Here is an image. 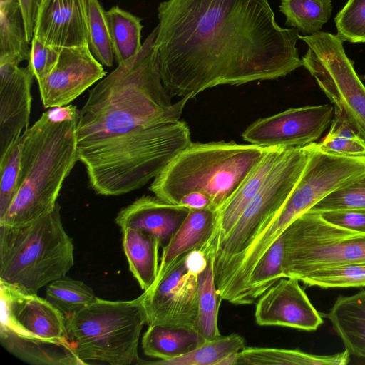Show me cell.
Listing matches in <instances>:
<instances>
[{
    "instance_id": "cell-2",
    "label": "cell",
    "mask_w": 365,
    "mask_h": 365,
    "mask_svg": "<svg viewBox=\"0 0 365 365\" xmlns=\"http://www.w3.org/2000/svg\"><path fill=\"white\" fill-rule=\"evenodd\" d=\"M158 17L154 46L171 98L274 80L303 66L299 31L277 24L269 0H166Z\"/></svg>"
},
{
    "instance_id": "cell-29",
    "label": "cell",
    "mask_w": 365,
    "mask_h": 365,
    "mask_svg": "<svg viewBox=\"0 0 365 365\" xmlns=\"http://www.w3.org/2000/svg\"><path fill=\"white\" fill-rule=\"evenodd\" d=\"M245 347L243 336L238 334L220 336L205 340L188 353L168 360L146 361L144 364L159 365H218L228 356L238 353Z\"/></svg>"
},
{
    "instance_id": "cell-40",
    "label": "cell",
    "mask_w": 365,
    "mask_h": 365,
    "mask_svg": "<svg viewBox=\"0 0 365 365\" xmlns=\"http://www.w3.org/2000/svg\"><path fill=\"white\" fill-rule=\"evenodd\" d=\"M24 16L26 37L30 42L34 36V31L40 6L43 0H19Z\"/></svg>"
},
{
    "instance_id": "cell-1",
    "label": "cell",
    "mask_w": 365,
    "mask_h": 365,
    "mask_svg": "<svg viewBox=\"0 0 365 365\" xmlns=\"http://www.w3.org/2000/svg\"><path fill=\"white\" fill-rule=\"evenodd\" d=\"M158 26L139 52L100 80L78 113L77 157L98 195L118 196L154 179L192 143L180 120L186 96L172 103L158 68Z\"/></svg>"
},
{
    "instance_id": "cell-34",
    "label": "cell",
    "mask_w": 365,
    "mask_h": 365,
    "mask_svg": "<svg viewBox=\"0 0 365 365\" xmlns=\"http://www.w3.org/2000/svg\"><path fill=\"white\" fill-rule=\"evenodd\" d=\"M299 281L307 286L324 289L365 287V262L318 269Z\"/></svg>"
},
{
    "instance_id": "cell-33",
    "label": "cell",
    "mask_w": 365,
    "mask_h": 365,
    "mask_svg": "<svg viewBox=\"0 0 365 365\" xmlns=\"http://www.w3.org/2000/svg\"><path fill=\"white\" fill-rule=\"evenodd\" d=\"M86 11L88 47L103 66L111 67L115 57L106 11L99 0H86Z\"/></svg>"
},
{
    "instance_id": "cell-25",
    "label": "cell",
    "mask_w": 365,
    "mask_h": 365,
    "mask_svg": "<svg viewBox=\"0 0 365 365\" xmlns=\"http://www.w3.org/2000/svg\"><path fill=\"white\" fill-rule=\"evenodd\" d=\"M29 43L19 0H0V63L29 61Z\"/></svg>"
},
{
    "instance_id": "cell-32",
    "label": "cell",
    "mask_w": 365,
    "mask_h": 365,
    "mask_svg": "<svg viewBox=\"0 0 365 365\" xmlns=\"http://www.w3.org/2000/svg\"><path fill=\"white\" fill-rule=\"evenodd\" d=\"M96 298L83 281L66 276L53 281L46 288V299L65 316L83 309Z\"/></svg>"
},
{
    "instance_id": "cell-20",
    "label": "cell",
    "mask_w": 365,
    "mask_h": 365,
    "mask_svg": "<svg viewBox=\"0 0 365 365\" xmlns=\"http://www.w3.org/2000/svg\"><path fill=\"white\" fill-rule=\"evenodd\" d=\"M288 147H272L247 174L235 192L218 211L215 233L208 246L222 240L235 225L241 214L263 185L271 170Z\"/></svg>"
},
{
    "instance_id": "cell-7",
    "label": "cell",
    "mask_w": 365,
    "mask_h": 365,
    "mask_svg": "<svg viewBox=\"0 0 365 365\" xmlns=\"http://www.w3.org/2000/svg\"><path fill=\"white\" fill-rule=\"evenodd\" d=\"M66 321L70 344L81 365L144 364L138 344L146 321L137 298L111 301L97 297L66 316Z\"/></svg>"
},
{
    "instance_id": "cell-28",
    "label": "cell",
    "mask_w": 365,
    "mask_h": 365,
    "mask_svg": "<svg viewBox=\"0 0 365 365\" xmlns=\"http://www.w3.org/2000/svg\"><path fill=\"white\" fill-rule=\"evenodd\" d=\"M284 246L282 234L257 262L249 278L242 305L254 303L277 281L285 277L283 269Z\"/></svg>"
},
{
    "instance_id": "cell-21",
    "label": "cell",
    "mask_w": 365,
    "mask_h": 365,
    "mask_svg": "<svg viewBox=\"0 0 365 365\" xmlns=\"http://www.w3.org/2000/svg\"><path fill=\"white\" fill-rule=\"evenodd\" d=\"M326 317L350 354L365 359V290L340 296Z\"/></svg>"
},
{
    "instance_id": "cell-9",
    "label": "cell",
    "mask_w": 365,
    "mask_h": 365,
    "mask_svg": "<svg viewBox=\"0 0 365 365\" xmlns=\"http://www.w3.org/2000/svg\"><path fill=\"white\" fill-rule=\"evenodd\" d=\"M285 277L299 280L322 268L365 262V233L332 224L307 211L283 232Z\"/></svg>"
},
{
    "instance_id": "cell-27",
    "label": "cell",
    "mask_w": 365,
    "mask_h": 365,
    "mask_svg": "<svg viewBox=\"0 0 365 365\" xmlns=\"http://www.w3.org/2000/svg\"><path fill=\"white\" fill-rule=\"evenodd\" d=\"M114 57L118 64L135 56L142 48L141 19L114 6L106 11Z\"/></svg>"
},
{
    "instance_id": "cell-30",
    "label": "cell",
    "mask_w": 365,
    "mask_h": 365,
    "mask_svg": "<svg viewBox=\"0 0 365 365\" xmlns=\"http://www.w3.org/2000/svg\"><path fill=\"white\" fill-rule=\"evenodd\" d=\"M279 11L285 16V25L303 34L321 31L332 11L331 0H280Z\"/></svg>"
},
{
    "instance_id": "cell-22",
    "label": "cell",
    "mask_w": 365,
    "mask_h": 365,
    "mask_svg": "<svg viewBox=\"0 0 365 365\" xmlns=\"http://www.w3.org/2000/svg\"><path fill=\"white\" fill-rule=\"evenodd\" d=\"M122 232V244L129 269L140 288L145 291L154 283L159 269L160 242L139 229L126 228Z\"/></svg>"
},
{
    "instance_id": "cell-38",
    "label": "cell",
    "mask_w": 365,
    "mask_h": 365,
    "mask_svg": "<svg viewBox=\"0 0 365 365\" xmlns=\"http://www.w3.org/2000/svg\"><path fill=\"white\" fill-rule=\"evenodd\" d=\"M60 50L61 48L50 46L33 36L28 65L31 68L37 82L44 79L54 68Z\"/></svg>"
},
{
    "instance_id": "cell-36",
    "label": "cell",
    "mask_w": 365,
    "mask_h": 365,
    "mask_svg": "<svg viewBox=\"0 0 365 365\" xmlns=\"http://www.w3.org/2000/svg\"><path fill=\"white\" fill-rule=\"evenodd\" d=\"M354 210H365V175L330 192L309 211L321 213Z\"/></svg>"
},
{
    "instance_id": "cell-14",
    "label": "cell",
    "mask_w": 365,
    "mask_h": 365,
    "mask_svg": "<svg viewBox=\"0 0 365 365\" xmlns=\"http://www.w3.org/2000/svg\"><path fill=\"white\" fill-rule=\"evenodd\" d=\"M106 76L103 65L88 45L61 48L54 68L38 82L43 106L52 108L69 105Z\"/></svg>"
},
{
    "instance_id": "cell-16",
    "label": "cell",
    "mask_w": 365,
    "mask_h": 365,
    "mask_svg": "<svg viewBox=\"0 0 365 365\" xmlns=\"http://www.w3.org/2000/svg\"><path fill=\"white\" fill-rule=\"evenodd\" d=\"M34 77L29 65L0 63V156L29 128Z\"/></svg>"
},
{
    "instance_id": "cell-17",
    "label": "cell",
    "mask_w": 365,
    "mask_h": 365,
    "mask_svg": "<svg viewBox=\"0 0 365 365\" xmlns=\"http://www.w3.org/2000/svg\"><path fill=\"white\" fill-rule=\"evenodd\" d=\"M33 36L58 48L88 46L86 0H43Z\"/></svg>"
},
{
    "instance_id": "cell-13",
    "label": "cell",
    "mask_w": 365,
    "mask_h": 365,
    "mask_svg": "<svg viewBox=\"0 0 365 365\" xmlns=\"http://www.w3.org/2000/svg\"><path fill=\"white\" fill-rule=\"evenodd\" d=\"M334 107L306 106L258 119L242 133L250 144L264 147H300L317 140L330 126Z\"/></svg>"
},
{
    "instance_id": "cell-35",
    "label": "cell",
    "mask_w": 365,
    "mask_h": 365,
    "mask_svg": "<svg viewBox=\"0 0 365 365\" xmlns=\"http://www.w3.org/2000/svg\"><path fill=\"white\" fill-rule=\"evenodd\" d=\"M21 158L20 136L0 156V220L5 216L18 191Z\"/></svg>"
},
{
    "instance_id": "cell-42",
    "label": "cell",
    "mask_w": 365,
    "mask_h": 365,
    "mask_svg": "<svg viewBox=\"0 0 365 365\" xmlns=\"http://www.w3.org/2000/svg\"><path fill=\"white\" fill-rule=\"evenodd\" d=\"M361 80L365 81V74L360 76Z\"/></svg>"
},
{
    "instance_id": "cell-23",
    "label": "cell",
    "mask_w": 365,
    "mask_h": 365,
    "mask_svg": "<svg viewBox=\"0 0 365 365\" xmlns=\"http://www.w3.org/2000/svg\"><path fill=\"white\" fill-rule=\"evenodd\" d=\"M204 341L194 329L149 325L143 335L141 346L145 355L168 360L188 353Z\"/></svg>"
},
{
    "instance_id": "cell-3",
    "label": "cell",
    "mask_w": 365,
    "mask_h": 365,
    "mask_svg": "<svg viewBox=\"0 0 365 365\" xmlns=\"http://www.w3.org/2000/svg\"><path fill=\"white\" fill-rule=\"evenodd\" d=\"M78 113L58 120L46 111L22 133L19 188L0 225L27 224L56 206L65 179L78 161Z\"/></svg>"
},
{
    "instance_id": "cell-39",
    "label": "cell",
    "mask_w": 365,
    "mask_h": 365,
    "mask_svg": "<svg viewBox=\"0 0 365 365\" xmlns=\"http://www.w3.org/2000/svg\"><path fill=\"white\" fill-rule=\"evenodd\" d=\"M320 215L332 224L365 233V210L327 211Z\"/></svg>"
},
{
    "instance_id": "cell-15",
    "label": "cell",
    "mask_w": 365,
    "mask_h": 365,
    "mask_svg": "<svg viewBox=\"0 0 365 365\" xmlns=\"http://www.w3.org/2000/svg\"><path fill=\"white\" fill-rule=\"evenodd\" d=\"M299 282L296 278H282L259 297L255 311L256 323L307 331L317 330L323 323L322 317Z\"/></svg>"
},
{
    "instance_id": "cell-26",
    "label": "cell",
    "mask_w": 365,
    "mask_h": 365,
    "mask_svg": "<svg viewBox=\"0 0 365 365\" xmlns=\"http://www.w3.org/2000/svg\"><path fill=\"white\" fill-rule=\"evenodd\" d=\"M203 252L207 257V264L197 274V331L205 340H210L221 336L218 328V313L222 299L216 287L212 255L207 250Z\"/></svg>"
},
{
    "instance_id": "cell-11",
    "label": "cell",
    "mask_w": 365,
    "mask_h": 365,
    "mask_svg": "<svg viewBox=\"0 0 365 365\" xmlns=\"http://www.w3.org/2000/svg\"><path fill=\"white\" fill-rule=\"evenodd\" d=\"M364 175L365 155L329 154L312 143L306 168L274 220L286 230L328 194Z\"/></svg>"
},
{
    "instance_id": "cell-18",
    "label": "cell",
    "mask_w": 365,
    "mask_h": 365,
    "mask_svg": "<svg viewBox=\"0 0 365 365\" xmlns=\"http://www.w3.org/2000/svg\"><path fill=\"white\" fill-rule=\"evenodd\" d=\"M190 210L157 196L143 195L123 208L115 222L121 230L126 228L143 230L158 238L163 246L182 223Z\"/></svg>"
},
{
    "instance_id": "cell-37",
    "label": "cell",
    "mask_w": 365,
    "mask_h": 365,
    "mask_svg": "<svg viewBox=\"0 0 365 365\" xmlns=\"http://www.w3.org/2000/svg\"><path fill=\"white\" fill-rule=\"evenodd\" d=\"M334 22L344 41L365 43V0H348Z\"/></svg>"
},
{
    "instance_id": "cell-31",
    "label": "cell",
    "mask_w": 365,
    "mask_h": 365,
    "mask_svg": "<svg viewBox=\"0 0 365 365\" xmlns=\"http://www.w3.org/2000/svg\"><path fill=\"white\" fill-rule=\"evenodd\" d=\"M327 153L344 156L365 155V140L359 135L345 114L334 107V117L327 135L318 143Z\"/></svg>"
},
{
    "instance_id": "cell-41",
    "label": "cell",
    "mask_w": 365,
    "mask_h": 365,
    "mask_svg": "<svg viewBox=\"0 0 365 365\" xmlns=\"http://www.w3.org/2000/svg\"><path fill=\"white\" fill-rule=\"evenodd\" d=\"M178 205L186 207L190 210L212 209L216 210L210 198L199 192H192L185 195Z\"/></svg>"
},
{
    "instance_id": "cell-12",
    "label": "cell",
    "mask_w": 365,
    "mask_h": 365,
    "mask_svg": "<svg viewBox=\"0 0 365 365\" xmlns=\"http://www.w3.org/2000/svg\"><path fill=\"white\" fill-rule=\"evenodd\" d=\"M137 299L148 326L162 325L197 331V273L189 268L187 254Z\"/></svg>"
},
{
    "instance_id": "cell-6",
    "label": "cell",
    "mask_w": 365,
    "mask_h": 365,
    "mask_svg": "<svg viewBox=\"0 0 365 365\" xmlns=\"http://www.w3.org/2000/svg\"><path fill=\"white\" fill-rule=\"evenodd\" d=\"M0 342L33 365H81L70 344L66 316L46 298L0 282Z\"/></svg>"
},
{
    "instance_id": "cell-24",
    "label": "cell",
    "mask_w": 365,
    "mask_h": 365,
    "mask_svg": "<svg viewBox=\"0 0 365 365\" xmlns=\"http://www.w3.org/2000/svg\"><path fill=\"white\" fill-rule=\"evenodd\" d=\"M349 361L346 349L331 355H315L299 349L245 346L237 354V364L346 365Z\"/></svg>"
},
{
    "instance_id": "cell-10",
    "label": "cell",
    "mask_w": 365,
    "mask_h": 365,
    "mask_svg": "<svg viewBox=\"0 0 365 365\" xmlns=\"http://www.w3.org/2000/svg\"><path fill=\"white\" fill-rule=\"evenodd\" d=\"M299 38L307 45L302 66L365 140V86L345 53L344 41L337 34L321 31L299 35Z\"/></svg>"
},
{
    "instance_id": "cell-19",
    "label": "cell",
    "mask_w": 365,
    "mask_h": 365,
    "mask_svg": "<svg viewBox=\"0 0 365 365\" xmlns=\"http://www.w3.org/2000/svg\"><path fill=\"white\" fill-rule=\"evenodd\" d=\"M217 217L218 211L212 209L190 210L180 226L163 246L155 280L182 256L192 250H201L211 242L217 229Z\"/></svg>"
},
{
    "instance_id": "cell-5",
    "label": "cell",
    "mask_w": 365,
    "mask_h": 365,
    "mask_svg": "<svg viewBox=\"0 0 365 365\" xmlns=\"http://www.w3.org/2000/svg\"><path fill=\"white\" fill-rule=\"evenodd\" d=\"M57 202L27 224L0 225V282L31 293L65 277L74 265V245Z\"/></svg>"
},
{
    "instance_id": "cell-4",
    "label": "cell",
    "mask_w": 365,
    "mask_h": 365,
    "mask_svg": "<svg viewBox=\"0 0 365 365\" xmlns=\"http://www.w3.org/2000/svg\"><path fill=\"white\" fill-rule=\"evenodd\" d=\"M271 148L233 141L192 142L153 179L149 190L175 205L185 195L199 192L219 211Z\"/></svg>"
},
{
    "instance_id": "cell-8",
    "label": "cell",
    "mask_w": 365,
    "mask_h": 365,
    "mask_svg": "<svg viewBox=\"0 0 365 365\" xmlns=\"http://www.w3.org/2000/svg\"><path fill=\"white\" fill-rule=\"evenodd\" d=\"M312 148V143L287 148L227 236L210 246L215 283L281 210L306 168Z\"/></svg>"
}]
</instances>
